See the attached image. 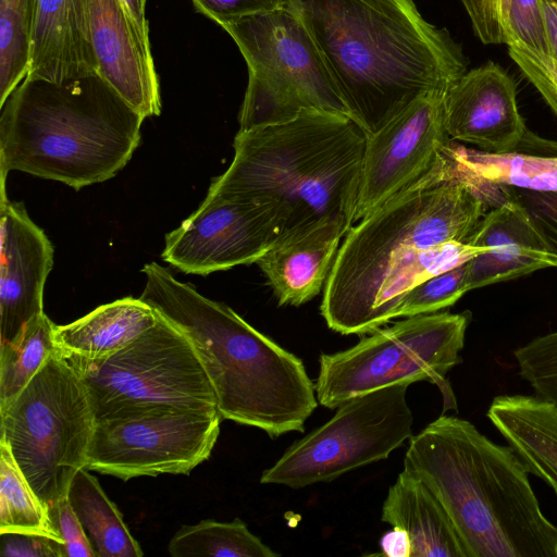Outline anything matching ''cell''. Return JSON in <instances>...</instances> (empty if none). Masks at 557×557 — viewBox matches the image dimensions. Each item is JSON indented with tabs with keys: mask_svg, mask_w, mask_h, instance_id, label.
<instances>
[{
	"mask_svg": "<svg viewBox=\"0 0 557 557\" xmlns=\"http://www.w3.org/2000/svg\"><path fill=\"white\" fill-rule=\"evenodd\" d=\"M451 145L428 173L345 235L321 302L332 331L374 332L395 318L414 285L480 252L466 240L505 195L498 186L462 173Z\"/></svg>",
	"mask_w": 557,
	"mask_h": 557,
	"instance_id": "6da1fadb",
	"label": "cell"
},
{
	"mask_svg": "<svg viewBox=\"0 0 557 557\" xmlns=\"http://www.w3.org/2000/svg\"><path fill=\"white\" fill-rule=\"evenodd\" d=\"M338 91L367 134L467 72L461 48L413 0H294Z\"/></svg>",
	"mask_w": 557,
	"mask_h": 557,
	"instance_id": "7a4b0ae2",
	"label": "cell"
},
{
	"mask_svg": "<svg viewBox=\"0 0 557 557\" xmlns=\"http://www.w3.org/2000/svg\"><path fill=\"white\" fill-rule=\"evenodd\" d=\"M404 469L442 505L468 557H557V527L527 465L470 421L443 414L429 423L409 438Z\"/></svg>",
	"mask_w": 557,
	"mask_h": 557,
	"instance_id": "3957f363",
	"label": "cell"
},
{
	"mask_svg": "<svg viewBox=\"0 0 557 557\" xmlns=\"http://www.w3.org/2000/svg\"><path fill=\"white\" fill-rule=\"evenodd\" d=\"M143 273L146 284L139 298L193 343L222 419L260 429L271 438L305 431L319 401L299 357L160 264H145Z\"/></svg>",
	"mask_w": 557,
	"mask_h": 557,
	"instance_id": "277c9868",
	"label": "cell"
},
{
	"mask_svg": "<svg viewBox=\"0 0 557 557\" xmlns=\"http://www.w3.org/2000/svg\"><path fill=\"white\" fill-rule=\"evenodd\" d=\"M367 137L349 115L321 110L238 131L207 195L270 206L283 234L324 220L352 226Z\"/></svg>",
	"mask_w": 557,
	"mask_h": 557,
	"instance_id": "5b68a950",
	"label": "cell"
},
{
	"mask_svg": "<svg viewBox=\"0 0 557 557\" xmlns=\"http://www.w3.org/2000/svg\"><path fill=\"white\" fill-rule=\"evenodd\" d=\"M0 108L1 182L21 171L75 190L127 164L145 120L99 74L65 83L25 77Z\"/></svg>",
	"mask_w": 557,
	"mask_h": 557,
	"instance_id": "8992f818",
	"label": "cell"
},
{
	"mask_svg": "<svg viewBox=\"0 0 557 557\" xmlns=\"http://www.w3.org/2000/svg\"><path fill=\"white\" fill-rule=\"evenodd\" d=\"M1 437L50 511L86 468L95 419L87 391L59 349L25 388L0 408Z\"/></svg>",
	"mask_w": 557,
	"mask_h": 557,
	"instance_id": "52a82bcc",
	"label": "cell"
},
{
	"mask_svg": "<svg viewBox=\"0 0 557 557\" xmlns=\"http://www.w3.org/2000/svg\"><path fill=\"white\" fill-rule=\"evenodd\" d=\"M220 26L248 66L239 131L286 122L307 110L349 115L294 1Z\"/></svg>",
	"mask_w": 557,
	"mask_h": 557,
	"instance_id": "ba28073f",
	"label": "cell"
},
{
	"mask_svg": "<svg viewBox=\"0 0 557 557\" xmlns=\"http://www.w3.org/2000/svg\"><path fill=\"white\" fill-rule=\"evenodd\" d=\"M470 321L469 311L407 317L375 330L348 349L321 354L314 385L319 404L336 409L375 389L429 381L443 393L445 410L456 409L446 375L462 362L460 352Z\"/></svg>",
	"mask_w": 557,
	"mask_h": 557,
	"instance_id": "9c48e42d",
	"label": "cell"
},
{
	"mask_svg": "<svg viewBox=\"0 0 557 557\" xmlns=\"http://www.w3.org/2000/svg\"><path fill=\"white\" fill-rule=\"evenodd\" d=\"M65 356L85 385L95 422L158 408L218 409L193 343L160 313L152 327L108 358Z\"/></svg>",
	"mask_w": 557,
	"mask_h": 557,
	"instance_id": "30bf717a",
	"label": "cell"
},
{
	"mask_svg": "<svg viewBox=\"0 0 557 557\" xmlns=\"http://www.w3.org/2000/svg\"><path fill=\"white\" fill-rule=\"evenodd\" d=\"M401 383L355 396L326 423L292 444L260 483L301 488L388 458L412 436L413 416Z\"/></svg>",
	"mask_w": 557,
	"mask_h": 557,
	"instance_id": "8fae6325",
	"label": "cell"
},
{
	"mask_svg": "<svg viewBox=\"0 0 557 557\" xmlns=\"http://www.w3.org/2000/svg\"><path fill=\"white\" fill-rule=\"evenodd\" d=\"M221 421L218 409L158 408L95 422L86 468L123 481L188 474L210 457Z\"/></svg>",
	"mask_w": 557,
	"mask_h": 557,
	"instance_id": "7c38bea8",
	"label": "cell"
},
{
	"mask_svg": "<svg viewBox=\"0 0 557 557\" xmlns=\"http://www.w3.org/2000/svg\"><path fill=\"white\" fill-rule=\"evenodd\" d=\"M282 234L270 206L207 195L196 211L165 235L161 256L186 274L208 275L257 263Z\"/></svg>",
	"mask_w": 557,
	"mask_h": 557,
	"instance_id": "4fadbf2b",
	"label": "cell"
},
{
	"mask_svg": "<svg viewBox=\"0 0 557 557\" xmlns=\"http://www.w3.org/2000/svg\"><path fill=\"white\" fill-rule=\"evenodd\" d=\"M450 145L442 90L418 97L368 134L355 223L428 173Z\"/></svg>",
	"mask_w": 557,
	"mask_h": 557,
	"instance_id": "5bb4252c",
	"label": "cell"
},
{
	"mask_svg": "<svg viewBox=\"0 0 557 557\" xmlns=\"http://www.w3.org/2000/svg\"><path fill=\"white\" fill-rule=\"evenodd\" d=\"M446 129L451 140L490 153L557 154V145L530 133L519 113L510 76L488 62L466 72L445 91Z\"/></svg>",
	"mask_w": 557,
	"mask_h": 557,
	"instance_id": "9a60e30c",
	"label": "cell"
},
{
	"mask_svg": "<svg viewBox=\"0 0 557 557\" xmlns=\"http://www.w3.org/2000/svg\"><path fill=\"white\" fill-rule=\"evenodd\" d=\"M0 346L13 342L44 313V288L53 267V247L22 202L0 195Z\"/></svg>",
	"mask_w": 557,
	"mask_h": 557,
	"instance_id": "2e32d148",
	"label": "cell"
},
{
	"mask_svg": "<svg viewBox=\"0 0 557 557\" xmlns=\"http://www.w3.org/2000/svg\"><path fill=\"white\" fill-rule=\"evenodd\" d=\"M91 39L98 74L144 119L161 113L150 39L120 0H91Z\"/></svg>",
	"mask_w": 557,
	"mask_h": 557,
	"instance_id": "e0dca14e",
	"label": "cell"
},
{
	"mask_svg": "<svg viewBox=\"0 0 557 557\" xmlns=\"http://www.w3.org/2000/svg\"><path fill=\"white\" fill-rule=\"evenodd\" d=\"M466 242L482 249L467 262L469 290L557 268V253L527 210L506 195Z\"/></svg>",
	"mask_w": 557,
	"mask_h": 557,
	"instance_id": "ac0fdd59",
	"label": "cell"
},
{
	"mask_svg": "<svg viewBox=\"0 0 557 557\" xmlns=\"http://www.w3.org/2000/svg\"><path fill=\"white\" fill-rule=\"evenodd\" d=\"M350 227L324 220L284 233L257 261L280 306H301L324 288Z\"/></svg>",
	"mask_w": 557,
	"mask_h": 557,
	"instance_id": "d6986e66",
	"label": "cell"
},
{
	"mask_svg": "<svg viewBox=\"0 0 557 557\" xmlns=\"http://www.w3.org/2000/svg\"><path fill=\"white\" fill-rule=\"evenodd\" d=\"M91 0H37L26 77L65 83L98 74Z\"/></svg>",
	"mask_w": 557,
	"mask_h": 557,
	"instance_id": "ffe728a7",
	"label": "cell"
},
{
	"mask_svg": "<svg viewBox=\"0 0 557 557\" xmlns=\"http://www.w3.org/2000/svg\"><path fill=\"white\" fill-rule=\"evenodd\" d=\"M381 520L408 533L411 557H468L442 505L405 469L388 488Z\"/></svg>",
	"mask_w": 557,
	"mask_h": 557,
	"instance_id": "44dd1931",
	"label": "cell"
},
{
	"mask_svg": "<svg viewBox=\"0 0 557 557\" xmlns=\"http://www.w3.org/2000/svg\"><path fill=\"white\" fill-rule=\"evenodd\" d=\"M486 417L527 465L549 486L557 485V408L535 395H499Z\"/></svg>",
	"mask_w": 557,
	"mask_h": 557,
	"instance_id": "7402d4cb",
	"label": "cell"
},
{
	"mask_svg": "<svg viewBox=\"0 0 557 557\" xmlns=\"http://www.w3.org/2000/svg\"><path fill=\"white\" fill-rule=\"evenodd\" d=\"M159 320L140 298L125 297L102 305L78 320L54 326V343L65 355L98 360L134 342Z\"/></svg>",
	"mask_w": 557,
	"mask_h": 557,
	"instance_id": "603a6c76",
	"label": "cell"
},
{
	"mask_svg": "<svg viewBox=\"0 0 557 557\" xmlns=\"http://www.w3.org/2000/svg\"><path fill=\"white\" fill-rule=\"evenodd\" d=\"M67 498L97 557L144 556L121 511L87 468L81 469L73 478Z\"/></svg>",
	"mask_w": 557,
	"mask_h": 557,
	"instance_id": "cb8c5ba5",
	"label": "cell"
},
{
	"mask_svg": "<svg viewBox=\"0 0 557 557\" xmlns=\"http://www.w3.org/2000/svg\"><path fill=\"white\" fill-rule=\"evenodd\" d=\"M462 173L475 181L533 191L557 193V154L490 153L451 145Z\"/></svg>",
	"mask_w": 557,
	"mask_h": 557,
	"instance_id": "d4e9b609",
	"label": "cell"
},
{
	"mask_svg": "<svg viewBox=\"0 0 557 557\" xmlns=\"http://www.w3.org/2000/svg\"><path fill=\"white\" fill-rule=\"evenodd\" d=\"M2 533L35 534L63 543L49 510L17 466L8 444L0 441V534Z\"/></svg>",
	"mask_w": 557,
	"mask_h": 557,
	"instance_id": "484cf974",
	"label": "cell"
},
{
	"mask_svg": "<svg viewBox=\"0 0 557 557\" xmlns=\"http://www.w3.org/2000/svg\"><path fill=\"white\" fill-rule=\"evenodd\" d=\"M173 557H276L278 553L265 545L236 518L231 522L206 519L182 525L168 545Z\"/></svg>",
	"mask_w": 557,
	"mask_h": 557,
	"instance_id": "4316f807",
	"label": "cell"
},
{
	"mask_svg": "<svg viewBox=\"0 0 557 557\" xmlns=\"http://www.w3.org/2000/svg\"><path fill=\"white\" fill-rule=\"evenodd\" d=\"M55 324L45 312L11 343L0 346V408L14 399L57 350Z\"/></svg>",
	"mask_w": 557,
	"mask_h": 557,
	"instance_id": "83f0119b",
	"label": "cell"
},
{
	"mask_svg": "<svg viewBox=\"0 0 557 557\" xmlns=\"http://www.w3.org/2000/svg\"><path fill=\"white\" fill-rule=\"evenodd\" d=\"M37 0H0V107L26 77Z\"/></svg>",
	"mask_w": 557,
	"mask_h": 557,
	"instance_id": "f1b7e54d",
	"label": "cell"
},
{
	"mask_svg": "<svg viewBox=\"0 0 557 557\" xmlns=\"http://www.w3.org/2000/svg\"><path fill=\"white\" fill-rule=\"evenodd\" d=\"M467 262L414 285L403 297L395 318L434 313L456 304L467 292H470L467 282Z\"/></svg>",
	"mask_w": 557,
	"mask_h": 557,
	"instance_id": "f546056e",
	"label": "cell"
},
{
	"mask_svg": "<svg viewBox=\"0 0 557 557\" xmlns=\"http://www.w3.org/2000/svg\"><path fill=\"white\" fill-rule=\"evenodd\" d=\"M513 357L519 376L534 395L557 408V331L531 339Z\"/></svg>",
	"mask_w": 557,
	"mask_h": 557,
	"instance_id": "4dcf8cb0",
	"label": "cell"
},
{
	"mask_svg": "<svg viewBox=\"0 0 557 557\" xmlns=\"http://www.w3.org/2000/svg\"><path fill=\"white\" fill-rule=\"evenodd\" d=\"M509 55L557 115V60L512 40Z\"/></svg>",
	"mask_w": 557,
	"mask_h": 557,
	"instance_id": "1f68e13d",
	"label": "cell"
},
{
	"mask_svg": "<svg viewBox=\"0 0 557 557\" xmlns=\"http://www.w3.org/2000/svg\"><path fill=\"white\" fill-rule=\"evenodd\" d=\"M483 44L508 45L512 35L508 26L510 0H460Z\"/></svg>",
	"mask_w": 557,
	"mask_h": 557,
	"instance_id": "d6a6232c",
	"label": "cell"
},
{
	"mask_svg": "<svg viewBox=\"0 0 557 557\" xmlns=\"http://www.w3.org/2000/svg\"><path fill=\"white\" fill-rule=\"evenodd\" d=\"M508 26L512 35L511 41L517 40L535 51L548 54L541 0H510Z\"/></svg>",
	"mask_w": 557,
	"mask_h": 557,
	"instance_id": "836d02e7",
	"label": "cell"
},
{
	"mask_svg": "<svg viewBox=\"0 0 557 557\" xmlns=\"http://www.w3.org/2000/svg\"><path fill=\"white\" fill-rule=\"evenodd\" d=\"M504 195L520 203L557 253V193L498 186Z\"/></svg>",
	"mask_w": 557,
	"mask_h": 557,
	"instance_id": "e575fe53",
	"label": "cell"
},
{
	"mask_svg": "<svg viewBox=\"0 0 557 557\" xmlns=\"http://www.w3.org/2000/svg\"><path fill=\"white\" fill-rule=\"evenodd\" d=\"M64 543V557H97L67 495L49 511Z\"/></svg>",
	"mask_w": 557,
	"mask_h": 557,
	"instance_id": "d590c367",
	"label": "cell"
},
{
	"mask_svg": "<svg viewBox=\"0 0 557 557\" xmlns=\"http://www.w3.org/2000/svg\"><path fill=\"white\" fill-rule=\"evenodd\" d=\"M294 0H191L197 12L219 25L243 16L287 7Z\"/></svg>",
	"mask_w": 557,
	"mask_h": 557,
	"instance_id": "8d00e7d4",
	"label": "cell"
},
{
	"mask_svg": "<svg viewBox=\"0 0 557 557\" xmlns=\"http://www.w3.org/2000/svg\"><path fill=\"white\" fill-rule=\"evenodd\" d=\"M1 557H64V544L35 534L2 533Z\"/></svg>",
	"mask_w": 557,
	"mask_h": 557,
	"instance_id": "74e56055",
	"label": "cell"
},
{
	"mask_svg": "<svg viewBox=\"0 0 557 557\" xmlns=\"http://www.w3.org/2000/svg\"><path fill=\"white\" fill-rule=\"evenodd\" d=\"M381 553L387 557H411V542L408 533L398 527L393 529L380 540Z\"/></svg>",
	"mask_w": 557,
	"mask_h": 557,
	"instance_id": "f35d334b",
	"label": "cell"
},
{
	"mask_svg": "<svg viewBox=\"0 0 557 557\" xmlns=\"http://www.w3.org/2000/svg\"><path fill=\"white\" fill-rule=\"evenodd\" d=\"M545 24L548 55L557 60V2L541 0Z\"/></svg>",
	"mask_w": 557,
	"mask_h": 557,
	"instance_id": "ab89813d",
	"label": "cell"
},
{
	"mask_svg": "<svg viewBox=\"0 0 557 557\" xmlns=\"http://www.w3.org/2000/svg\"><path fill=\"white\" fill-rule=\"evenodd\" d=\"M139 30L149 37V23L145 10L147 0H120Z\"/></svg>",
	"mask_w": 557,
	"mask_h": 557,
	"instance_id": "60d3db41",
	"label": "cell"
},
{
	"mask_svg": "<svg viewBox=\"0 0 557 557\" xmlns=\"http://www.w3.org/2000/svg\"><path fill=\"white\" fill-rule=\"evenodd\" d=\"M550 487L554 490V492H555V494H556V496H557V485H553V486H550Z\"/></svg>",
	"mask_w": 557,
	"mask_h": 557,
	"instance_id": "b9f144b4",
	"label": "cell"
},
{
	"mask_svg": "<svg viewBox=\"0 0 557 557\" xmlns=\"http://www.w3.org/2000/svg\"><path fill=\"white\" fill-rule=\"evenodd\" d=\"M555 2H557V0H554Z\"/></svg>",
	"mask_w": 557,
	"mask_h": 557,
	"instance_id": "7bdbcfd3",
	"label": "cell"
}]
</instances>
